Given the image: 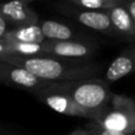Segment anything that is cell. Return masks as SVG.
Here are the masks:
<instances>
[{"instance_id":"1","label":"cell","mask_w":135,"mask_h":135,"mask_svg":"<svg viewBox=\"0 0 135 135\" xmlns=\"http://www.w3.org/2000/svg\"><path fill=\"white\" fill-rule=\"evenodd\" d=\"M1 62L22 66L45 80L59 82L96 77L102 65L92 60H70L49 56H0Z\"/></svg>"},{"instance_id":"2","label":"cell","mask_w":135,"mask_h":135,"mask_svg":"<svg viewBox=\"0 0 135 135\" xmlns=\"http://www.w3.org/2000/svg\"><path fill=\"white\" fill-rule=\"evenodd\" d=\"M47 89L66 94L81 107L101 114L110 105L114 96L109 83L96 77L54 82Z\"/></svg>"},{"instance_id":"3","label":"cell","mask_w":135,"mask_h":135,"mask_svg":"<svg viewBox=\"0 0 135 135\" xmlns=\"http://www.w3.org/2000/svg\"><path fill=\"white\" fill-rule=\"evenodd\" d=\"M100 128L119 132H135V101L126 95L114 94L103 114L93 121Z\"/></svg>"},{"instance_id":"4","label":"cell","mask_w":135,"mask_h":135,"mask_svg":"<svg viewBox=\"0 0 135 135\" xmlns=\"http://www.w3.org/2000/svg\"><path fill=\"white\" fill-rule=\"evenodd\" d=\"M44 56L70 60H91L97 45L89 40H45L42 43Z\"/></svg>"},{"instance_id":"5","label":"cell","mask_w":135,"mask_h":135,"mask_svg":"<svg viewBox=\"0 0 135 135\" xmlns=\"http://www.w3.org/2000/svg\"><path fill=\"white\" fill-rule=\"evenodd\" d=\"M34 95L37 97L38 100L46 104L52 110L66 116L81 117V118H86L92 121H95L102 115L101 113L93 112L81 107L72 97H70L66 94L52 91L47 88L35 93Z\"/></svg>"},{"instance_id":"6","label":"cell","mask_w":135,"mask_h":135,"mask_svg":"<svg viewBox=\"0 0 135 135\" xmlns=\"http://www.w3.org/2000/svg\"><path fill=\"white\" fill-rule=\"evenodd\" d=\"M0 80L9 86L28 91L33 94L49 88L54 81L45 80L33 74L28 70L0 61Z\"/></svg>"},{"instance_id":"7","label":"cell","mask_w":135,"mask_h":135,"mask_svg":"<svg viewBox=\"0 0 135 135\" xmlns=\"http://www.w3.org/2000/svg\"><path fill=\"white\" fill-rule=\"evenodd\" d=\"M62 13L93 31L117 38V34L113 27L112 21L107 11L88 9L74 5V7L63 8Z\"/></svg>"},{"instance_id":"8","label":"cell","mask_w":135,"mask_h":135,"mask_svg":"<svg viewBox=\"0 0 135 135\" xmlns=\"http://www.w3.org/2000/svg\"><path fill=\"white\" fill-rule=\"evenodd\" d=\"M0 16L7 21L11 28L38 24L40 22L37 13L26 2L19 0L3 1L0 7Z\"/></svg>"},{"instance_id":"9","label":"cell","mask_w":135,"mask_h":135,"mask_svg":"<svg viewBox=\"0 0 135 135\" xmlns=\"http://www.w3.org/2000/svg\"><path fill=\"white\" fill-rule=\"evenodd\" d=\"M135 73V42L122 50L108 66L103 79L110 84Z\"/></svg>"},{"instance_id":"10","label":"cell","mask_w":135,"mask_h":135,"mask_svg":"<svg viewBox=\"0 0 135 135\" xmlns=\"http://www.w3.org/2000/svg\"><path fill=\"white\" fill-rule=\"evenodd\" d=\"M112 21L113 27L117 34L118 39H122L128 42H135V20L127 9V7L120 3L111 9L107 11Z\"/></svg>"},{"instance_id":"11","label":"cell","mask_w":135,"mask_h":135,"mask_svg":"<svg viewBox=\"0 0 135 135\" xmlns=\"http://www.w3.org/2000/svg\"><path fill=\"white\" fill-rule=\"evenodd\" d=\"M39 23L11 28L3 37L0 38V41L25 42V43H43L46 40V38L44 37Z\"/></svg>"},{"instance_id":"12","label":"cell","mask_w":135,"mask_h":135,"mask_svg":"<svg viewBox=\"0 0 135 135\" xmlns=\"http://www.w3.org/2000/svg\"><path fill=\"white\" fill-rule=\"evenodd\" d=\"M40 26L42 33L46 40H57V41H65V40H86L75 32L71 26L61 23L55 20H44L40 21Z\"/></svg>"},{"instance_id":"13","label":"cell","mask_w":135,"mask_h":135,"mask_svg":"<svg viewBox=\"0 0 135 135\" xmlns=\"http://www.w3.org/2000/svg\"><path fill=\"white\" fill-rule=\"evenodd\" d=\"M0 56L35 57V56H44V53H43L42 43L0 41Z\"/></svg>"},{"instance_id":"14","label":"cell","mask_w":135,"mask_h":135,"mask_svg":"<svg viewBox=\"0 0 135 135\" xmlns=\"http://www.w3.org/2000/svg\"><path fill=\"white\" fill-rule=\"evenodd\" d=\"M73 5L96 11H108L122 3V0H68Z\"/></svg>"},{"instance_id":"15","label":"cell","mask_w":135,"mask_h":135,"mask_svg":"<svg viewBox=\"0 0 135 135\" xmlns=\"http://www.w3.org/2000/svg\"><path fill=\"white\" fill-rule=\"evenodd\" d=\"M86 129L89 130L91 135H135V132L134 133H129V132H119V131L107 130V129L98 127L93 121L90 122L86 126Z\"/></svg>"},{"instance_id":"16","label":"cell","mask_w":135,"mask_h":135,"mask_svg":"<svg viewBox=\"0 0 135 135\" xmlns=\"http://www.w3.org/2000/svg\"><path fill=\"white\" fill-rule=\"evenodd\" d=\"M9 30H11V26L8 25L7 21L3 17L0 16V38L3 37Z\"/></svg>"},{"instance_id":"17","label":"cell","mask_w":135,"mask_h":135,"mask_svg":"<svg viewBox=\"0 0 135 135\" xmlns=\"http://www.w3.org/2000/svg\"><path fill=\"white\" fill-rule=\"evenodd\" d=\"M122 4L127 7V9L135 20V0H122Z\"/></svg>"},{"instance_id":"18","label":"cell","mask_w":135,"mask_h":135,"mask_svg":"<svg viewBox=\"0 0 135 135\" xmlns=\"http://www.w3.org/2000/svg\"><path fill=\"white\" fill-rule=\"evenodd\" d=\"M68 135H91V134H90L88 129H77V130H74L73 132H71Z\"/></svg>"},{"instance_id":"19","label":"cell","mask_w":135,"mask_h":135,"mask_svg":"<svg viewBox=\"0 0 135 135\" xmlns=\"http://www.w3.org/2000/svg\"><path fill=\"white\" fill-rule=\"evenodd\" d=\"M5 1H6V0H5ZM19 1H23V2H26V3H27V2H30V1H33V0H19Z\"/></svg>"}]
</instances>
